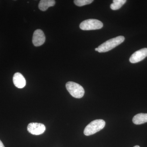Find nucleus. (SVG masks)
Returning <instances> with one entry per match:
<instances>
[{"label":"nucleus","instance_id":"obj_1","mask_svg":"<svg viewBox=\"0 0 147 147\" xmlns=\"http://www.w3.org/2000/svg\"><path fill=\"white\" fill-rule=\"evenodd\" d=\"M125 39L124 37L122 36L111 38L99 45L98 47V51L99 53H101L110 51L122 43L124 41Z\"/></svg>","mask_w":147,"mask_h":147},{"label":"nucleus","instance_id":"obj_2","mask_svg":"<svg viewBox=\"0 0 147 147\" xmlns=\"http://www.w3.org/2000/svg\"><path fill=\"white\" fill-rule=\"evenodd\" d=\"M105 122L102 119H96L90 123L85 128L84 134L90 136L98 132L105 127Z\"/></svg>","mask_w":147,"mask_h":147},{"label":"nucleus","instance_id":"obj_3","mask_svg":"<svg viewBox=\"0 0 147 147\" xmlns=\"http://www.w3.org/2000/svg\"><path fill=\"white\" fill-rule=\"evenodd\" d=\"M66 88L69 94L75 98H80L83 97L85 93L83 87L75 82H67L66 84Z\"/></svg>","mask_w":147,"mask_h":147},{"label":"nucleus","instance_id":"obj_4","mask_svg":"<svg viewBox=\"0 0 147 147\" xmlns=\"http://www.w3.org/2000/svg\"><path fill=\"white\" fill-rule=\"evenodd\" d=\"M79 27L83 30H98L102 28L103 24L97 19H89L82 22Z\"/></svg>","mask_w":147,"mask_h":147},{"label":"nucleus","instance_id":"obj_5","mask_svg":"<svg viewBox=\"0 0 147 147\" xmlns=\"http://www.w3.org/2000/svg\"><path fill=\"white\" fill-rule=\"evenodd\" d=\"M29 133L33 135H38L43 134L46 129V127L43 124L38 123H31L27 127Z\"/></svg>","mask_w":147,"mask_h":147},{"label":"nucleus","instance_id":"obj_6","mask_svg":"<svg viewBox=\"0 0 147 147\" xmlns=\"http://www.w3.org/2000/svg\"><path fill=\"white\" fill-rule=\"evenodd\" d=\"M147 57V48H144L133 53L130 58L129 61L132 63H137L144 60Z\"/></svg>","mask_w":147,"mask_h":147},{"label":"nucleus","instance_id":"obj_7","mask_svg":"<svg viewBox=\"0 0 147 147\" xmlns=\"http://www.w3.org/2000/svg\"><path fill=\"white\" fill-rule=\"evenodd\" d=\"M45 40V36L43 31L40 29L35 31L32 38V42L36 47L43 45Z\"/></svg>","mask_w":147,"mask_h":147},{"label":"nucleus","instance_id":"obj_8","mask_svg":"<svg viewBox=\"0 0 147 147\" xmlns=\"http://www.w3.org/2000/svg\"><path fill=\"white\" fill-rule=\"evenodd\" d=\"M13 81L15 86L18 88H23L26 86V79L21 74L17 72L13 76Z\"/></svg>","mask_w":147,"mask_h":147},{"label":"nucleus","instance_id":"obj_9","mask_svg":"<svg viewBox=\"0 0 147 147\" xmlns=\"http://www.w3.org/2000/svg\"><path fill=\"white\" fill-rule=\"evenodd\" d=\"M133 123L140 125L147 122V114L139 113L134 116L132 119Z\"/></svg>","mask_w":147,"mask_h":147},{"label":"nucleus","instance_id":"obj_10","mask_svg":"<svg viewBox=\"0 0 147 147\" xmlns=\"http://www.w3.org/2000/svg\"><path fill=\"white\" fill-rule=\"evenodd\" d=\"M55 3L54 0H41L38 4V7L40 10L45 11L50 7L55 5Z\"/></svg>","mask_w":147,"mask_h":147},{"label":"nucleus","instance_id":"obj_11","mask_svg":"<svg viewBox=\"0 0 147 147\" xmlns=\"http://www.w3.org/2000/svg\"><path fill=\"white\" fill-rule=\"evenodd\" d=\"M126 0H114L113 3L110 5V8L113 10L119 9L126 3Z\"/></svg>","mask_w":147,"mask_h":147},{"label":"nucleus","instance_id":"obj_12","mask_svg":"<svg viewBox=\"0 0 147 147\" xmlns=\"http://www.w3.org/2000/svg\"><path fill=\"white\" fill-rule=\"evenodd\" d=\"M93 2V0H75L74 3L76 5L81 7L90 4Z\"/></svg>","mask_w":147,"mask_h":147},{"label":"nucleus","instance_id":"obj_13","mask_svg":"<svg viewBox=\"0 0 147 147\" xmlns=\"http://www.w3.org/2000/svg\"><path fill=\"white\" fill-rule=\"evenodd\" d=\"M0 147H5L4 145H3L1 140H0Z\"/></svg>","mask_w":147,"mask_h":147},{"label":"nucleus","instance_id":"obj_14","mask_svg":"<svg viewBox=\"0 0 147 147\" xmlns=\"http://www.w3.org/2000/svg\"><path fill=\"white\" fill-rule=\"evenodd\" d=\"M95 50L96 51H98V47H97V48H96L95 49Z\"/></svg>","mask_w":147,"mask_h":147},{"label":"nucleus","instance_id":"obj_15","mask_svg":"<svg viewBox=\"0 0 147 147\" xmlns=\"http://www.w3.org/2000/svg\"><path fill=\"white\" fill-rule=\"evenodd\" d=\"M134 147H140V146H134Z\"/></svg>","mask_w":147,"mask_h":147}]
</instances>
